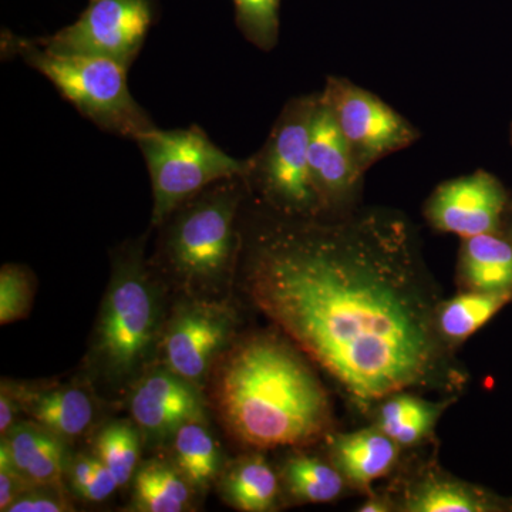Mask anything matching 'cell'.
Listing matches in <instances>:
<instances>
[{
	"label": "cell",
	"instance_id": "6da1fadb",
	"mask_svg": "<svg viewBox=\"0 0 512 512\" xmlns=\"http://www.w3.org/2000/svg\"><path fill=\"white\" fill-rule=\"evenodd\" d=\"M241 262L256 308L360 406L439 373L437 309L402 218H265Z\"/></svg>",
	"mask_w": 512,
	"mask_h": 512
},
{
	"label": "cell",
	"instance_id": "7a4b0ae2",
	"mask_svg": "<svg viewBox=\"0 0 512 512\" xmlns=\"http://www.w3.org/2000/svg\"><path fill=\"white\" fill-rule=\"evenodd\" d=\"M212 403L239 443L305 446L330 424L325 387L298 350L274 336L242 340L218 359Z\"/></svg>",
	"mask_w": 512,
	"mask_h": 512
},
{
	"label": "cell",
	"instance_id": "3957f363",
	"mask_svg": "<svg viewBox=\"0 0 512 512\" xmlns=\"http://www.w3.org/2000/svg\"><path fill=\"white\" fill-rule=\"evenodd\" d=\"M248 191L244 177L218 181L161 225L157 265L188 295H220L234 276L242 249L238 215Z\"/></svg>",
	"mask_w": 512,
	"mask_h": 512
},
{
	"label": "cell",
	"instance_id": "277c9868",
	"mask_svg": "<svg viewBox=\"0 0 512 512\" xmlns=\"http://www.w3.org/2000/svg\"><path fill=\"white\" fill-rule=\"evenodd\" d=\"M143 242H131L114 256L94 332L90 362L97 376L113 386L138 376L161 336L160 292Z\"/></svg>",
	"mask_w": 512,
	"mask_h": 512
},
{
	"label": "cell",
	"instance_id": "5b68a950",
	"mask_svg": "<svg viewBox=\"0 0 512 512\" xmlns=\"http://www.w3.org/2000/svg\"><path fill=\"white\" fill-rule=\"evenodd\" d=\"M2 52L45 76L64 100L100 130L136 141L156 124L128 89L127 67L103 57L59 55L35 39L2 33Z\"/></svg>",
	"mask_w": 512,
	"mask_h": 512
},
{
	"label": "cell",
	"instance_id": "8992f818",
	"mask_svg": "<svg viewBox=\"0 0 512 512\" xmlns=\"http://www.w3.org/2000/svg\"><path fill=\"white\" fill-rule=\"evenodd\" d=\"M153 188L151 227L160 228L178 207L221 180L247 177V160L225 153L200 126L154 127L136 140Z\"/></svg>",
	"mask_w": 512,
	"mask_h": 512
},
{
	"label": "cell",
	"instance_id": "52a82bcc",
	"mask_svg": "<svg viewBox=\"0 0 512 512\" xmlns=\"http://www.w3.org/2000/svg\"><path fill=\"white\" fill-rule=\"evenodd\" d=\"M318 93L295 97L275 121L264 147L248 158L245 183L278 215L318 218L325 212L309 167V133Z\"/></svg>",
	"mask_w": 512,
	"mask_h": 512
},
{
	"label": "cell",
	"instance_id": "ba28073f",
	"mask_svg": "<svg viewBox=\"0 0 512 512\" xmlns=\"http://www.w3.org/2000/svg\"><path fill=\"white\" fill-rule=\"evenodd\" d=\"M154 16L153 0H90L72 25L35 40L59 55L103 57L130 70Z\"/></svg>",
	"mask_w": 512,
	"mask_h": 512
},
{
	"label": "cell",
	"instance_id": "9c48e42d",
	"mask_svg": "<svg viewBox=\"0 0 512 512\" xmlns=\"http://www.w3.org/2000/svg\"><path fill=\"white\" fill-rule=\"evenodd\" d=\"M323 99L348 143L360 173L420 138L419 130L380 97L343 77H328Z\"/></svg>",
	"mask_w": 512,
	"mask_h": 512
},
{
	"label": "cell",
	"instance_id": "30bf717a",
	"mask_svg": "<svg viewBox=\"0 0 512 512\" xmlns=\"http://www.w3.org/2000/svg\"><path fill=\"white\" fill-rule=\"evenodd\" d=\"M235 329V312L225 303L198 299L175 311L161 333L163 366L201 387Z\"/></svg>",
	"mask_w": 512,
	"mask_h": 512
},
{
	"label": "cell",
	"instance_id": "8fae6325",
	"mask_svg": "<svg viewBox=\"0 0 512 512\" xmlns=\"http://www.w3.org/2000/svg\"><path fill=\"white\" fill-rule=\"evenodd\" d=\"M510 208L503 183L478 170L440 184L427 200L424 214L437 231L468 238L503 231Z\"/></svg>",
	"mask_w": 512,
	"mask_h": 512
},
{
	"label": "cell",
	"instance_id": "7c38bea8",
	"mask_svg": "<svg viewBox=\"0 0 512 512\" xmlns=\"http://www.w3.org/2000/svg\"><path fill=\"white\" fill-rule=\"evenodd\" d=\"M130 412L138 429L154 441L173 437L188 421L205 420L200 387L165 366L137 380L130 396Z\"/></svg>",
	"mask_w": 512,
	"mask_h": 512
},
{
	"label": "cell",
	"instance_id": "4fadbf2b",
	"mask_svg": "<svg viewBox=\"0 0 512 512\" xmlns=\"http://www.w3.org/2000/svg\"><path fill=\"white\" fill-rule=\"evenodd\" d=\"M308 156L313 184L325 212L348 204L362 183L363 174L356 167L348 143L322 93H318L313 110Z\"/></svg>",
	"mask_w": 512,
	"mask_h": 512
},
{
	"label": "cell",
	"instance_id": "5bb4252c",
	"mask_svg": "<svg viewBox=\"0 0 512 512\" xmlns=\"http://www.w3.org/2000/svg\"><path fill=\"white\" fill-rule=\"evenodd\" d=\"M22 412L64 441L83 436L96 419V403L83 387H33L16 384Z\"/></svg>",
	"mask_w": 512,
	"mask_h": 512
},
{
	"label": "cell",
	"instance_id": "9a60e30c",
	"mask_svg": "<svg viewBox=\"0 0 512 512\" xmlns=\"http://www.w3.org/2000/svg\"><path fill=\"white\" fill-rule=\"evenodd\" d=\"M13 466L30 485L60 484L67 473L66 441L35 423L20 421L2 437Z\"/></svg>",
	"mask_w": 512,
	"mask_h": 512
},
{
	"label": "cell",
	"instance_id": "2e32d148",
	"mask_svg": "<svg viewBox=\"0 0 512 512\" xmlns=\"http://www.w3.org/2000/svg\"><path fill=\"white\" fill-rule=\"evenodd\" d=\"M400 444L379 427L336 434L330 443L333 464L350 483L365 487L396 464Z\"/></svg>",
	"mask_w": 512,
	"mask_h": 512
},
{
	"label": "cell",
	"instance_id": "e0dca14e",
	"mask_svg": "<svg viewBox=\"0 0 512 512\" xmlns=\"http://www.w3.org/2000/svg\"><path fill=\"white\" fill-rule=\"evenodd\" d=\"M470 291L512 293V241L504 231L463 238L458 264Z\"/></svg>",
	"mask_w": 512,
	"mask_h": 512
},
{
	"label": "cell",
	"instance_id": "ac0fdd59",
	"mask_svg": "<svg viewBox=\"0 0 512 512\" xmlns=\"http://www.w3.org/2000/svg\"><path fill=\"white\" fill-rule=\"evenodd\" d=\"M195 490L173 461L150 460L134 476L133 510L183 512L191 510Z\"/></svg>",
	"mask_w": 512,
	"mask_h": 512
},
{
	"label": "cell",
	"instance_id": "d6986e66",
	"mask_svg": "<svg viewBox=\"0 0 512 512\" xmlns=\"http://www.w3.org/2000/svg\"><path fill=\"white\" fill-rule=\"evenodd\" d=\"M221 497L232 508L244 512L274 510L279 497L275 471L261 456L239 458L221 477Z\"/></svg>",
	"mask_w": 512,
	"mask_h": 512
},
{
	"label": "cell",
	"instance_id": "ffe728a7",
	"mask_svg": "<svg viewBox=\"0 0 512 512\" xmlns=\"http://www.w3.org/2000/svg\"><path fill=\"white\" fill-rule=\"evenodd\" d=\"M173 463L195 491L205 490L220 477L221 453L205 420H191L173 434Z\"/></svg>",
	"mask_w": 512,
	"mask_h": 512
},
{
	"label": "cell",
	"instance_id": "44dd1931",
	"mask_svg": "<svg viewBox=\"0 0 512 512\" xmlns=\"http://www.w3.org/2000/svg\"><path fill=\"white\" fill-rule=\"evenodd\" d=\"M511 301L512 293H461L437 308L436 325L441 339L463 342Z\"/></svg>",
	"mask_w": 512,
	"mask_h": 512
},
{
	"label": "cell",
	"instance_id": "7402d4cb",
	"mask_svg": "<svg viewBox=\"0 0 512 512\" xmlns=\"http://www.w3.org/2000/svg\"><path fill=\"white\" fill-rule=\"evenodd\" d=\"M409 512H487L498 510L491 498L478 488L453 478L427 476L407 497Z\"/></svg>",
	"mask_w": 512,
	"mask_h": 512
},
{
	"label": "cell",
	"instance_id": "603a6c76",
	"mask_svg": "<svg viewBox=\"0 0 512 512\" xmlns=\"http://www.w3.org/2000/svg\"><path fill=\"white\" fill-rule=\"evenodd\" d=\"M441 414V406L412 394L396 393L384 399L377 427L400 446H413L429 436Z\"/></svg>",
	"mask_w": 512,
	"mask_h": 512
},
{
	"label": "cell",
	"instance_id": "cb8c5ba5",
	"mask_svg": "<svg viewBox=\"0 0 512 512\" xmlns=\"http://www.w3.org/2000/svg\"><path fill=\"white\" fill-rule=\"evenodd\" d=\"M282 477L289 494L302 503H329L345 487V477L338 468L306 454L289 458Z\"/></svg>",
	"mask_w": 512,
	"mask_h": 512
},
{
	"label": "cell",
	"instance_id": "d4e9b609",
	"mask_svg": "<svg viewBox=\"0 0 512 512\" xmlns=\"http://www.w3.org/2000/svg\"><path fill=\"white\" fill-rule=\"evenodd\" d=\"M136 424L128 421H113L97 434L94 456L99 458L120 487L136 476L140 461V433Z\"/></svg>",
	"mask_w": 512,
	"mask_h": 512
},
{
	"label": "cell",
	"instance_id": "484cf974",
	"mask_svg": "<svg viewBox=\"0 0 512 512\" xmlns=\"http://www.w3.org/2000/svg\"><path fill=\"white\" fill-rule=\"evenodd\" d=\"M235 23L249 43L271 52L279 40L281 0H232Z\"/></svg>",
	"mask_w": 512,
	"mask_h": 512
},
{
	"label": "cell",
	"instance_id": "4316f807",
	"mask_svg": "<svg viewBox=\"0 0 512 512\" xmlns=\"http://www.w3.org/2000/svg\"><path fill=\"white\" fill-rule=\"evenodd\" d=\"M35 281L28 268L3 265L0 271V323L9 325L26 318L32 308Z\"/></svg>",
	"mask_w": 512,
	"mask_h": 512
},
{
	"label": "cell",
	"instance_id": "83f0119b",
	"mask_svg": "<svg viewBox=\"0 0 512 512\" xmlns=\"http://www.w3.org/2000/svg\"><path fill=\"white\" fill-rule=\"evenodd\" d=\"M73 505L63 493L62 484L29 485L10 505L8 512H66Z\"/></svg>",
	"mask_w": 512,
	"mask_h": 512
},
{
	"label": "cell",
	"instance_id": "f1b7e54d",
	"mask_svg": "<svg viewBox=\"0 0 512 512\" xmlns=\"http://www.w3.org/2000/svg\"><path fill=\"white\" fill-rule=\"evenodd\" d=\"M119 487V481L116 480L113 473L96 457L92 480L87 485L82 498L87 501H93V503H100V501L111 497Z\"/></svg>",
	"mask_w": 512,
	"mask_h": 512
},
{
	"label": "cell",
	"instance_id": "f546056e",
	"mask_svg": "<svg viewBox=\"0 0 512 512\" xmlns=\"http://www.w3.org/2000/svg\"><path fill=\"white\" fill-rule=\"evenodd\" d=\"M25 480L13 464H3L0 466V511L8 512L10 505L15 503L26 488L29 487Z\"/></svg>",
	"mask_w": 512,
	"mask_h": 512
},
{
	"label": "cell",
	"instance_id": "4dcf8cb0",
	"mask_svg": "<svg viewBox=\"0 0 512 512\" xmlns=\"http://www.w3.org/2000/svg\"><path fill=\"white\" fill-rule=\"evenodd\" d=\"M22 412L16 384L3 380L0 387V434L8 436L10 430L16 424V416Z\"/></svg>",
	"mask_w": 512,
	"mask_h": 512
},
{
	"label": "cell",
	"instance_id": "1f68e13d",
	"mask_svg": "<svg viewBox=\"0 0 512 512\" xmlns=\"http://www.w3.org/2000/svg\"><path fill=\"white\" fill-rule=\"evenodd\" d=\"M94 461H96L94 456H79L67 467L70 485H72L74 493L79 495V497H83L87 485L92 480Z\"/></svg>",
	"mask_w": 512,
	"mask_h": 512
},
{
	"label": "cell",
	"instance_id": "d6a6232c",
	"mask_svg": "<svg viewBox=\"0 0 512 512\" xmlns=\"http://www.w3.org/2000/svg\"><path fill=\"white\" fill-rule=\"evenodd\" d=\"M359 511L362 512H386L389 511V508H387L386 503L384 501L380 500H369L367 503L363 504L362 507L359 508Z\"/></svg>",
	"mask_w": 512,
	"mask_h": 512
},
{
	"label": "cell",
	"instance_id": "836d02e7",
	"mask_svg": "<svg viewBox=\"0 0 512 512\" xmlns=\"http://www.w3.org/2000/svg\"><path fill=\"white\" fill-rule=\"evenodd\" d=\"M505 234H507L508 238H510L512 241V215H510V221H508V228H507V232H505Z\"/></svg>",
	"mask_w": 512,
	"mask_h": 512
},
{
	"label": "cell",
	"instance_id": "e575fe53",
	"mask_svg": "<svg viewBox=\"0 0 512 512\" xmlns=\"http://www.w3.org/2000/svg\"><path fill=\"white\" fill-rule=\"evenodd\" d=\"M510 143L512 146V123H511V127H510Z\"/></svg>",
	"mask_w": 512,
	"mask_h": 512
}]
</instances>
